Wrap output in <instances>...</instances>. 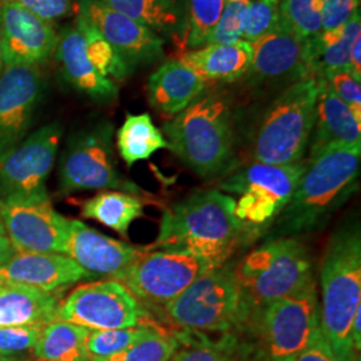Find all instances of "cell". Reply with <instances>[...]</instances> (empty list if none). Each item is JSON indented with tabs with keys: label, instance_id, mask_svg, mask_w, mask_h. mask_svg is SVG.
Masks as SVG:
<instances>
[{
	"label": "cell",
	"instance_id": "cell-1",
	"mask_svg": "<svg viewBox=\"0 0 361 361\" xmlns=\"http://www.w3.org/2000/svg\"><path fill=\"white\" fill-rule=\"evenodd\" d=\"M235 200L219 189L198 190L165 209L150 250L185 253L219 267L259 231L237 219Z\"/></svg>",
	"mask_w": 361,
	"mask_h": 361
},
{
	"label": "cell",
	"instance_id": "cell-2",
	"mask_svg": "<svg viewBox=\"0 0 361 361\" xmlns=\"http://www.w3.org/2000/svg\"><path fill=\"white\" fill-rule=\"evenodd\" d=\"M360 161L361 146H336L310 155L290 201L271 224V238L323 228L356 192Z\"/></svg>",
	"mask_w": 361,
	"mask_h": 361
},
{
	"label": "cell",
	"instance_id": "cell-3",
	"mask_svg": "<svg viewBox=\"0 0 361 361\" xmlns=\"http://www.w3.org/2000/svg\"><path fill=\"white\" fill-rule=\"evenodd\" d=\"M320 326L324 338L340 361H359L350 326L361 310V237L359 228L332 237L320 271Z\"/></svg>",
	"mask_w": 361,
	"mask_h": 361
},
{
	"label": "cell",
	"instance_id": "cell-4",
	"mask_svg": "<svg viewBox=\"0 0 361 361\" xmlns=\"http://www.w3.org/2000/svg\"><path fill=\"white\" fill-rule=\"evenodd\" d=\"M169 149L201 177L226 170L234 155V121L228 97L202 94L164 125Z\"/></svg>",
	"mask_w": 361,
	"mask_h": 361
},
{
	"label": "cell",
	"instance_id": "cell-5",
	"mask_svg": "<svg viewBox=\"0 0 361 361\" xmlns=\"http://www.w3.org/2000/svg\"><path fill=\"white\" fill-rule=\"evenodd\" d=\"M319 77L304 78L283 89L259 118L253 135L255 162L290 165L301 162L314 125Z\"/></svg>",
	"mask_w": 361,
	"mask_h": 361
},
{
	"label": "cell",
	"instance_id": "cell-6",
	"mask_svg": "<svg viewBox=\"0 0 361 361\" xmlns=\"http://www.w3.org/2000/svg\"><path fill=\"white\" fill-rule=\"evenodd\" d=\"M155 313L189 332L231 334L246 325L249 317L235 269L228 262L202 273Z\"/></svg>",
	"mask_w": 361,
	"mask_h": 361
},
{
	"label": "cell",
	"instance_id": "cell-7",
	"mask_svg": "<svg viewBox=\"0 0 361 361\" xmlns=\"http://www.w3.org/2000/svg\"><path fill=\"white\" fill-rule=\"evenodd\" d=\"M235 274L249 314L314 281L310 250L296 237L267 240L238 264Z\"/></svg>",
	"mask_w": 361,
	"mask_h": 361
},
{
	"label": "cell",
	"instance_id": "cell-8",
	"mask_svg": "<svg viewBox=\"0 0 361 361\" xmlns=\"http://www.w3.org/2000/svg\"><path fill=\"white\" fill-rule=\"evenodd\" d=\"M259 348L269 361H295L322 332L316 281L292 296L277 300L249 314Z\"/></svg>",
	"mask_w": 361,
	"mask_h": 361
},
{
	"label": "cell",
	"instance_id": "cell-9",
	"mask_svg": "<svg viewBox=\"0 0 361 361\" xmlns=\"http://www.w3.org/2000/svg\"><path fill=\"white\" fill-rule=\"evenodd\" d=\"M304 169V161L290 165L253 162L222 180L219 188L240 194L234 207L237 219L259 231L271 226L288 205Z\"/></svg>",
	"mask_w": 361,
	"mask_h": 361
},
{
	"label": "cell",
	"instance_id": "cell-10",
	"mask_svg": "<svg viewBox=\"0 0 361 361\" xmlns=\"http://www.w3.org/2000/svg\"><path fill=\"white\" fill-rule=\"evenodd\" d=\"M113 125L98 123L74 135L66 147L59 168V183L66 193L78 190H121L146 195L116 170Z\"/></svg>",
	"mask_w": 361,
	"mask_h": 361
},
{
	"label": "cell",
	"instance_id": "cell-11",
	"mask_svg": "<svg viewBox=\"0 0 361 361\" xmlns=\"http://www.w3.org/2000/svg\"><path fill=\"white\" fill-rule=\"evenodd\" d=\"M216 268L212 262L185 253L150 250L114 279L125 285L146 310H162L202 273Z\"/></svg>",
	"mask_w": 361,
	"mask_h": 361
},
{
	"label": "cell",
	"instance_id": "cell-12",
	"mask_svg": "<svg viewBox=\"0 0 361 361\" xmlns=\"http://www.w3.org/2000/svg\"><path fill=\"white\" fill-rule=\"evenodd\" d=\"M56 320L77 324L90 331L122 329L150 324V313L116 280L78 285L62 298Z\"/></svg>",
	"mask_w": 361,
	"mask_h": 361
},
{
	"label": "cell",
	"instance_id": "cell-13",
	"mask_svg": "<svg viewBox=\"0 0 361 361\" xmlns=\"http://www.w3.org/2000/svg\"><path fill=\"white\" fill-rule=\"evenodd\" d=\"M63 129L51 122L30 134L0 165V200L49 198L51 173Z\"/></svg>",
	"mask_w": 361,
	"mask_h": 361
},
{
	"label": "cell",
	"instance_id": "cell-14",
	"mask_svg": "<svg viewBox=\"0 0 361 361\" xmlns=\"http://www.w3.org/2000/svg\"><path fill=\"white\" fill-rule=\"evenodd\" d=\"M0 222L16 252L65 255L68 219L49 198L0 200Z\"/></svg>",
	"mask_w": 361,
	"mask_h": 361
},
{
	"label": "cell",
	"instance_id": "cell-15",
	"mask_svg": "<svg viewBox=\"0 0 361 361\" xmlns=\"http://www.w3.org/2000/svg\"><path fill=\"white\" fill-rule=\"evenodd\" d=\"M42 89L39 66H3L0 74V165L26 140Z\"/></svg>",
	"mask_w": 361,
	"mask_h": 361
},
{
	"label": "cell",
	"instance_id": "cell-16",
	"mask_svg": "<svg viewBox=\"0 0 361 361\" xmlns=\"http://www.w3.org/2000/svg\"><path fill=\"white\" fill-rule=\"evenodd\" d=\"M77 13L86 18L133 68L164 58V39L102 1L77 0Z\"/></svg>",
	"mask_w": 361,
	"mask_h": 361
},
{
	"label": "cell",
	"instance_id": "cell-17",
	"mask_svg": "<svg viewBox=\"0 0 361 361\" xmlns=\"http://www.w3.org/2000/svg\"><path fill=\"white\" fill-rule=\"evenodd\" d=\"M252 63L246 78L252 85H292L312 77L308 44L284 26L252 43Z\"/></svg>",
	"mask_w": 361,
	"mask_h": 361
},
{
	"label": "cell",
	"instance_id": "cell-18",
	"mask_svg": "<svg viewBox=\"0 0 361 361\" xmlns=\"http://www.w3.org/2000/svg\"><path fill=\"white\" fill-rule=\"evenodd\" d=\"M3 65L38 66L50 59L58 38L51 23L13 1H0Z\"/></svg>",
	"mask_w": 361,
	"mask_h": 361
},
{
	"label": "cell",
	"instance_id": "cell-19",
	"mask_svg": "<svg viewBox=\"0 0 361 361\" xmlns=\"http://www.w3.org/2000/svg\"><path fill=\"white\" fill-rule=\"evenodd\" d=\"M146 250L147 247H137L113 240L78 219H68L65 255L94 276L114 279L143 256Z\"/></svg>",
	"mask_w": 361,
	"mask_h": 361
},
{
	"label": "cell",
	"instance_id": "cell-20",
	"mask_svg": "<svg viewBox=\"0 0 361 361\" xmlns=\"http://www.w3.org/2000/svg\"><path fill=\"white\" fill-rule=\"evenodd\" d=\"M94 274L61 253L16 252L0 265V281L25 284L44 292H58Z\"/></svg>",
	"mask_w": 361,
	"mask_h": 361
},
{
	"label": "cell",
	"instance_id": "cell-21",
	"mask_svg": "<svg viewBox=\"0 0 361 361\" xmlns=\"http://www.w3.org/2000/svg\"><path fill=\"white\" fill-rule=\"evenodd\" d=\"M336 146H361V123L326 80L319 77L316 116L308 146L310 155Z\"/></svg>",
	"mask_w": 361,
	"mask_h": 361
},
{
	"label": "cell",
	"instance_id": "cell-22",
	"mask_svg": "<svg viewBox=\"0 0 361 361\" xmlns=\"http://www.w3.org/2000/svg\"><path fill=\"white\" fill-rule=\"evenodd\" d=\"M207 82L180 59L159 66L147 80V98L162 116L180 114L207 90Z\"/></svg>",
	"mask_w": 361,
	"mask_h": 361
},
{
	"label": "cell",
	"instance_id": "cell-23",
	"mask_svg": "<svg viewBox=\"0 0 361 361\" xmlns=\"http://www.w3.org/2000/svg\"><path fill=\"white\" fill-rule=\"evenodd\" d=\"M55 55L67 82L77 90L98 101H110L118 95L116 83L102 77L89 61L85 39L75 25L62 31Z\"/></svg>",
	"mask_w": 361,
	"mask_h": 361
},
{
	"label": "cell",
	"instance_id": "cell-24",
	"mask_svg": "<svg viewBox=\"0 0 361 361\" xmlns=\"http://www.w3.org/2000/svg\"><path fill=\"white\" fill-rule=\"evenodd\" d=\"M62 292L0 281V328L47 325L56 320Z\"/></svg>",
	"mask_w": 361,
	"mask_h": 361
},
{
	"label": "cell",
	"instance_id": "cell-25",
	"mask_svg": "<svg viewBox=\"0 0 361 361\" xmlns=\"http://www.w3.org/2000/svg\"><path fill=\"white\" fill-rule=\"evenodd\" d=\"M161 38L185 40L188 0H99ZM185 43V42H183Z\"/></svg>",
	"mask_w": 361,
	"mask_h": 361
},
{
	"label": "cell",
	"instance_id": "cell-26",
	"mask_svg": "<svg viewBox=\"0 0 361 361\" xmlns=\"http://www.w3.org/2000/svg\"><path fill=\"white\" fill-rule=\"evenodd\" d=\"M252 56V44L241 40L235 44H209L198 50L185 51L180 61L207 82H235L245 77Z\"/></svg>",
	"mask_w": 361,
	"mask_h": 361
},
{
	"label": "cell",
	"instance_id": "cell-27",
	"mask_svg": "<svg viewBox=\"0 0 361 361\" xmlns=\"http://www.w3.org/2000/svg\"><path fill=\"white\" fill-rule=\"evenodd\" d=\"M361 37L360 11L355 13L347 25L332 31H322L320 35L307 42L310 66L314 77H326L338 70H349L350 49Z\"/></svg>",
	"mask_w": 361,
	"mask_h": 361
},
{
	"label": "cell",
	"instance_id": "cell-28",
	"mask_svg": "<svg viewBox=\"0 0 361 361\" xmlns=\"http://www.w3.org/2000/svg\"><path fill=\"white\" fill-rule=\"evenodd\" d=\"M145 202L140 195L121 190H102L82 205L83 219H94L128 237L130 225L143 216Z\"/></svg>",
	"mask_w": 361,
	"mask_h": 361
},
{
	"label": "cell",
	"instance_id": "cell-29",
	"mask_svg": "<svg viewBox=\"0 0 361 361\" xmlns=\"http://www.w3.org/2000/svg\"><path fill=\"white\" fill-rule=\"evenodd\" d=\"M89 329L54 320L47 324L32 349L34 361H89L86 337Z\"/></svg>",
	"mask_w": 361,
	"mask_h": 361
},
{
	"label": "cell",
	"instance_id": "cell-30",
	"mask_svg": "<svg viewBox=\"0 0 361 361\" xmlns=\"http://www.w3.org/2000/svg\"><path fill=\"white\" fill-rule=\"evenodd\" d=\"M116 147L128 166L149 159L161 149H169L168 141L147 113L128 114L116 133Z\"/></svg>",
	"mask_w": 361,
	"mask_h": 361
},
{
	"label": "cell",
	"instance_id": "cell-31",
	"mask_svg": "<svg viewBox=\"0 0 361 361\" xmlns=\"http://www.w3.org/2000/svg\"><path fill=\"white\" fill-rule=\"evenodd\" d=\"M75 26L85 39L86 54L89 61L102 77L107 78L116 83L122 82L131 75L134 68L86 18L77 13Z\"/></svg>",
	"mask_w": 361,
	"mask_h": 361
},
{
	"label": "cell",
	"instance_id": "cell-32",
	"mask_svg": "<svg viewBox=\"0 0 361 361\" xmlns=\"http://www.w3.org/2000/svg\"><path fill=\"white\" fill-rule=\"evenodd\" d=\"M280 23L296 38L310 42L323 31V0H280Z\"/></svg>",
	"mask_w": 361,
	"mask_h": 361
},
{
	"label": "cell",
	"instance_id": "cell-33",
	"mask_svg": "<svg viewBox=\"0 0 361 361\" xmlns=\"http://www.w3.org/2000/svg\"><path fill=\"white\" fill-rule=\"evenodd\" d=\"M178 347L180 338L177 336L153 325L146 335L121 353L91 361H170Z\"/></svg>",
	"mask_w": 361,
	"mask_h": 361
},
{
	"label": "cell",
	"instance_id": "cell-34",
	"mask_svg": "<svg viewBox=\"0 0 361 361\" xmlns=\"http://www.w3.org/2000/svg\"><path fill=\"white\" fill-rule=\"evenodd\" d=\"M225 6V0H188V30L185 47L198 50L205 47Z\"/></svg>",
	"mask_w": 361,
	"mask_h": 361
},
{
	"label": "cell",
	"instance_id": "cell-35",
	"mask_svg": "<svg viewBox=\"0 0 361 361\" xmlns=\"http://www.w3.org/2000/svg\"><path fill=\"white\" fill-rule=\"evenodd\" d=\"M154 324L138 325L122 329H107V331H90L86 337V352L89 361L95 359L111 357L116 353L129 348L137 340L146 335Z\"/></svg>",
	"mask_w": 361,
	"mask_h": 361
},
{
	"label": "cell",
	"instance_id": "cell-36",
	"mask_svg": "<svg viewBox=\"0 0 361 361\" xmlns=\"http://www.w3.org/2000/svg\"><path fill=\"white\" fill-rule=\"evenodd\" d=\"M280 26V0H249L244 13L243 40L255 43Z\"/></svg>",
	"mask_w": 361,
	"mask_h": 361
},
{
	"label": "cell",
	"instance_id": "cell-37",
	"mask_svg": "<svg viewBox=\"0 0 361 361\" xmlns=\"http://www.w3.org/2000/svg\"><path fill=\"white\" fill-rule=\"evenodd\" d=\"M249 0H238L225 3L219 23L214 27L212 35L207 39L209 44H235L243 40L244 28V13Z\"/></svg>",
	"mask_w": 361,
	"mask_h": 361
},
{
	"label": "cell",
	"instance_id": "cell-38",
	"mask_svg": "<svg viewBox=\"0 0 361 361\" xmlns=\"http://www.w3.org/2000/svg\"><path fill=\"white\" fill-rule=\"evenodd\" d=\"M235 340L237 338L232 334H228L216 343L207 340H192L180 344V347L170 361H225L229 356Z\"/></svg>",
	"mask_w": 361,
	"mask_h": 361
},
{
	"label": "cell",
	"instance_id": "cell-39",
	"mask_svg": "<svg viewBox=\"0 0 361 361\" xmlns=\"http://www.w3.org/2000/svg\"><path fill=\"white\" fill-rule=\"evenodd\" d=\"M46 325H26L0 328V353L6 356H20L32 350Z\"/></svg>",
	"mask_w": 361,
	"mask_h": 361
},
{
	"label": "cell",
	"instance_id": "cell-40",
	"mask_svg": "<svg viewBox=\"0 0 361 361\" xmlns=\"http://www.w3.org/2000/svg\"><path fill=\"white\" fill-rule=\"evenodd\" d=\"M323 78L336 95L348 106L355 119L361 123V80L350 70H338Z\"/></svg>",
	"mask_w": 361,
	"mask_h": 361
},
{
	"label": "cell",
	"instance_id": "cell-41",
	"mask_svg": "<svg viewBox=\"0 0 361 361\" xmlns=\"http://www.w3.org/2000/svg\"><path fill=\"white\" fill-rule=\"evenodd\" d=\"M13 1L46 22H54L70 16L77 10V0H0Z\"/></svg>",
	"mask_w": 361,
	"mask_h": 361
},
{
	"label": "cell",
	"instance_id": "cell-42",
	"mask_svg": "<svg viewBox=\"0 0 361 361\" xmlns=\"http://www.w3.org/2000/svg\"><path fill=\"white\" fill-rule=\"evenodd\" d=\"M360 11V0H323V31L347 25Z\"/></svg>",
	"mask_w": 361,
	"mask_h": 361
},
{
	"label": "cell",
	"instance_id": "cell-43",
	"mask_svg": "<svg viewBox=\"0 0 361 361\" xmlns=\"http://www.w3.org/2000/svg\"><path fill=\"white\" fill-rule=\"evenodd\" d=\"M295 361H340L324 338L323 332L316 336L310 347L304 349Z\"/></svg>",
	"mask_w": 361,
	"mask_h": 361
},
{
	"label": "cell",
	"instance_id": "cell-44",
	"mask_svg": "<svg viewBox=\"0 0 361 361\" xmlns=\"http://www.w3.org/2000/svg\"><path fill=\"white\" fill-rule=\"evenodd\" d=\"M225 361H269L258 345L250 343H240L235 340L229 356Z\"/></svg>",
	"mask_w": 361,
	"mask_h": 361
},
{
	"label": "cell",
	"instance_id": "cell-45",
	"mask_svg": "<svg viewBox=\"0 0 361 361\" xmlns=\"http://www.w3.org/2000/svg\"><path fill=\"white\" fill-rule=\"evenodd\" d=\"M361 37L355 40L350 55H349V70L350 73L361 80Z\"/></svg>",
	"mask_w": 361,
	"mask_h": 361
},
{
	"label": "cell",
	"instance_id": "cell-46",
	"mask_svg": "<svg viewBox=\"0 0 361 361\" xmlns=\"http://www.w3.org/2000/svg\"><path fill=\"white\" fill-rule=\"evenodd\" d=\"M16 253L11 241L6 234H0V265L7 262Z\"/></svg>",
	"mask_w": 361,
	"mask_h": 361
},
{
	"label": "cell",
	"instance_id": "cell-47",
	"mask_svg": "<svg viewBox=\"0 0 361 361\" xmlns=\"http://www.w3.org/2000/svg\"><path fill=\"white\" fill-rule=\"evenodd\" d=\"M0 361H25L19 356H6L0 353Z\"/></svg>",
	"mask_w": 361,
	"mask_h": 361
},
{
	"label": "cell",
	"instance_id": "cell-48",
	"mask_svg": "<svg viewBox=\"0 0 361 361\" xmlns=\"http://www.w3.org/2000/svg\"><path fill=\"white\" fill-rule=\"evenodd\" d=\"M3 56H1V11H0V74L3 70Z\"/></svg>",
	"mask_w": 361,
	"mask_h": 361
},
{
	"label": "cell",
	"instance_id": "cell-49",
	"mask_svg": "<svg viewBox=\"0 0 361 361\" xmlns=\"http://www.w3.org/2000/svg\"><path fill=\"white\" fill-rule=\"evenodd\" d=\"M4 228H3V225H1V222H0V234H4Z\"/></svg>",
	"mask_w": 361,
	"mask_h": 361
},
{
	"label": "cell",
	"instance_id": "cell-50",
	"mask_svg": "<svg viewBox=\"0 0 361 361\" xmlns=\"http://www.w3.org/2000/svg\"><path fill=\"white\" fill-rule=\"evenodd\" d=\"M231 1H238V0H225V3H231Z\"/></svg>",
	"mask_w": 361,
	"mask_h": 361
}]
</instances>
